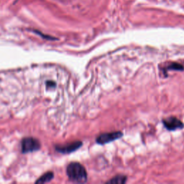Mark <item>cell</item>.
<instances>
[{
    "instance_id": "1",
    "label": "cell",
    "mask_w": 184,
    "mask_h": 184,
    "mask_svg": "<svg viewBox=\"0 0 184 184\" xmlns=\"http://www.w3.org/2000/svg\"><path fill=\"white\" fill-rule=\"evenodd\" d=\"M67 175L69 179L76 183H84L87 180L86 169L78 163H71L67 167Z\"/></svg>"
},
{
    "instance_id": "2",
    "label": "cell",
    "mask_w": 184,
    "mask_h": 184,
    "mask_svg": "<svg viewBox=\"0 0 184 184\" xmlns=\"http://www.w3.org/2000/svg\"><path fill=\"white\" fill-rule=\"evenodd\" d=\"M40 148V142L35 138L26 137L22 142V151L24 153L36 151L38 150Z\"/></svg>"
},
{
    "instance_id": "3",
    "label": "cell",
    "mask_w": 184,
    "mask_h": 184,
    "mask_svg": "<svg viewBox=\"0 0 184 184\" xmlns=\"http://www.w3.org/2000/svg\"><path fill=\"white\" fill-rule=\"evenodd\" d=\"M122 136L123 134L121 132H108V133H103L97 137L96 142L100 145H104L115 141L116 140H118Z\"/></svg>"
},
{
    "instance_id": "4",
    "label": "cell",
    "mask_w": 184,
    "mask_h": 184,
    "mask_svg": "<svg viewBox=\"0 0 184 184\" xmlns=\"http://www.w3.org/2000/svg\"><path fill=\"white\" fill-rule=\"evenodd\" d=\"M163 125L167 130L170 131H173L183 127V124L182 122L176 117H171L163 120Z\"/></svg>"
},
{
    "instance_id": "5",
    "label": "cell",
    "mask_w": 184,
    "mask_h": 184,
    "mask_svg": "<svg viewBox=\"0 0 184 184\" xmlns=\"http://www.w3.org/2000/svg\"><path fill=\"white\" fill-rule=\"evenodd\" d=\"M82 146V142L80 141H76L71 142V143H69L64 145H58L55 147V149L58 152H61L63 154L71 153V152L75 151V150H78V148H81Z\"/></svg>"
},
{
    "instance_id": "6",
    "label": "cell",
    "mask_w": 184,
    "mask_h": 184,
    "mask_svg": "<svg viewBox=\"0 0 184 184\" xmlns=\"http://www.w3.org/2000/svg\"><path fill=\"white\" fill-rule=\"evenodd\" d=\"M53 173L52 172H48L47 173H45L44 175H42L38 181H36L37 183H45L47 182H49L50 181L53 179Z\"/></svg>"
},
{
    "instance_id": "7",
    "label": "cell",
    "mask_w": 184,
    "mask_h": 184,
    "mask_svg": "<svg viewBox=\"0 0 184 184\" xmlns=\"http://www.w3.org/2000/svg\"><path fill=\"white\" fill-rule=\"evenodd\" d=\"M127 181V177L125 175H117L110 181H109L107 183H115V184H123L125 183Z\"/></svg>"
},
{
    "instance_id": "8",
    "label": "cell",
    "mask_w": 184,
    "mask_h": 184,
    "mask_svg": "<svg viewBox=\"0 0 184 184\" xmlns=\"http://www.w3.org/2000/svg\"><path fill=\"white\" fill-rule=\"evenodd\" d=\"M167 69L170 70V71H171V70H175V71H183L184 67L182 65H181V64L172 63L167 67Z\"/></svg>"
}]
</instances>
